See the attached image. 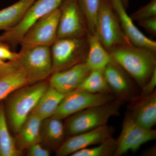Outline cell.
I'll use <instances>...</instances> for the list:
<instances>
[{
	"instance_id": "obj_1",
	"label": "cell",
	"mask_w": 156,
	"mask_h": 156,
	"mask_svg": "<svg viewBox=\"0 0 156 156\" xmlns=\"http://www.w3.org/2000/svg\"><path fill=\"white\" fill-rule=\"evenodd\" d=\"M156 51L128 44L117 46L108 52L112 59L142 89L156 69Z\"/></svg>"
},
{
	"instance_id": "obj_2",
	"label": "cell",
	"mask_w": 156,
	"mask_h": 156,
	"mask_svg": "<svg viewBox=\"0 0 156 156\" xmlns=\"http://www.w3.org/2000/svg\"><path fill=\"white\" fill-rule=\"evenodd\" d=\"M19 57L14 61L17 70L25 73L29 84L44 80L52 74V60L50 47L21 44Z\"/></svg>"
},
{
	"instance_id": "obj_3",
	"label": "cell",
	"mask_w": 156,
	"mask_h": 156,
	"mask_svg": "<svg viewBox=\"0 0 156 156\" xmlns=\"http://www.w3.org/2000/svg\"><path fill=\"white\" fill-rule=\"evenodd\" d=\"M124 101L115 98L104 104L88 108L76 113L66 123L68 134L72 136L106 125L111 117L119 114Z\"/></svg>"
},
{
	"instance_id": "obj_4",
	"label": "cell",
	"mask_w": 156,
	"mask_h": 156,
	"mask_svg": "<svg viewBox=\"0 0 156 156\" xmlns=\"http://www.w3.org/2000/svg\"><path fill=\"white\" fill-rule=\"evenodd\" d=\"M49 86V83L45 82L25 87L10 98L8 114L10 125L15 132L20 130Z\"/></svg>"
},
{
	"instance_id": "obj_5",
	"label": "cell",
	"mask_w": 156,
	"mask_h": 156,
	"mask_svg": "<svg viewBox=\"0 0 156 156\" xmlns=\"http://www.w3.org/2000/svg\"><path fill=\"white\" fill-rule=\"evenodd\" d=\"M88 49L87 36L81 37L57 39L50 47L52 74L85 62Z\"/></svg>"
},
{
	"instance_id": "obj_6",
	"label": "cell",
	"mask_w": 156,
	"mask_h": 156,
	"mask_svg": "<svg viewBox=\"0 0 156 156\" xmlns=\"http://www.w3.org/2000/svg\"><path fill=\"white\" fill-rule=\"evenodd\" d=\"M95 34L108 51L117 46L130 44L122 30L110 0H101Z\"/></svg>"
},
{
	"instance_id": "obj_7",
	"label": "cell",
	"mask_w": 156,
	"mask_h": 156,
	"mask_svg": "<svg viewBox=\"0 0 156 156\" xmlns=\"http://www.w3.org/2000/svg\"><path fill=\"white\" fill-rule=\"evenodd\" d=\"M64 0H36L20 22L14 28L0 34L1 42L13 48L20 44L27 31L46 14L58 9Z\"/></svg>"
},
{
	"instance_id": "obj_8",
	"label": "cell",
	"mask_w": 156,
	"mask_h": 156,
	"mask_svg": "<svg viewBox=\"0 0 156 156\" xmlns=\"http://www.w3.org/2000/svg\"><path fill=\"white\" fill-rule=\"evenodd\" d=\"M115 98L112 93H92L76 89L65 95L52 117L62 120L88 108L104 104Z\"/></svg>"
},
{
	"instance_id": "obj_9",
	"label": "cell",
	"mask_w": 156,
	"mask_h": 156,
	"mask_svg": "<svg viewBox=\"0 0 156 156\" xmlns=\"http://www.w3.org/2000/svg\"><path fill=\"white\" fill-rule=\"evenodd\" d=\"M59 8L57 39L87 36L88 26L77 0H64Z\"/></svg>"
},
{
	"instance_id": "obj_10",
	"label": "cell",
	"mask_w": 156,
	"mask_h": 156,
	"mask_svg": "<svg viewBox=\"0 0 156 156\" xmlns=\"http://www.w3.org/2000/svg\"><path fill=\"white\" fill-rule=\"evenodd\" d=\"M156 138L155 130L140 126L128 112L124 118L121 134L116 139L117 148L114 156H122L130 151H136L144 144Z\"/></svg>"
},
{
	"instance_id": "obj_11",
	"label": "cell",
	"mask_w": 156,
	"mask_h": 156,
	"mask_svg": "<svg viewBox=\"0 0 156 156\" xmlns=\"http://www.w3.org/2000/svg\"><path fill=\"white\" fill-rule=\"evenodd\" d=\"M59 8L48 13L34 24L21 40L20 44L50 47L57 39Z\"/></svg>"
},
{
	"instance_id": "obj_12",
	"label": "cell",
	"mask_w": 156,
	"mask_h": 156,
	"mask_svg": "<svg viewBox=\"0 0 156 156\" xmlns=\"http://www.w3.org/2000/svg\"><path fill=\"white\" fill-rule=\"evenodd\" d=\"M115 130L105 125L97 128L71 136L64 141L57 150V156H65L90 146L99 144L112 136Z\"/></svg>"
},
{
	"instance_id": "obj_13",
	"label": "cell",
	"mask_w": 156,
	"mask_h": 156,
	"mask_svg": "<svg viewBox=\"0 0 156 156\" xmlns=\"http://www.w3.org/2000/svg\"><path fill=\"white\" fill-rule=\"evenodd\" d=\"M103 72L111 92L116 98L125 101L135 97L134 85L127 73L113 59Z\"/></svg>"
},
{
	"instance_id": "obj_14",
	"label": "cell",
	"mask_w": 156,
	"mask_h": 156,
	"mask_svg": "<svg viewBox=\"0 0 156 156\" xmlns=\"http://www.w3.org/2000/svg\"><path fill=\"white\" fill-rule=\"evenodd\" d=\"M91 70L85 62L52 74L49 86L66 95L76 89Z\"/></svg>"
},
{
	"instance_id": "obj_15",
	"label": "cell",
	"mask_w": 156,
	"mask_h": 156,
	"mask_svg": "<svg viewBox=\"0 0 156 156\" xmlns=\"http://www.w3.org/2000/svg\"><path fill=\"white\" fill-rule=\"evenodd\" d=\"M124 34L131 44L156 51V42L144 35L134 25L121 0H110Z\"/></svg>"
},
{
	"instance_id": "obj_16",
	"label": "cell",
	"mask_w": 156,
	"mask_h": 156,
	"mask_svg": "<svg viewBox=\"0 0 156 156\" xmlns=\"http://www.w3.org/2000/svg\"><path fill=\"white\" fill-rule=\"evenodd\" d=\"M129 112L132 119L140 126L152 129L156 124V90L146 96L133 98Z\"/></svg>"
},
{
	"instance_id": "obj_17",
	"label": "cell",
	"mask_w": 156,
	"mask_h": 156,
	"mask_svg": "<svg viewBox=\"0 0 156 156\" xmlns=\"http://www.w3.org/2000/svg\"><path fill=\"white\" fill-rule=\"evenodd\" d=\"M89 49L85 63L90 70H103L112 60L108 51L95 34L87 35Z\"/></svg>"
},
{
	"instance_id": "obj_18",
	"label": "cell",
	"mask_w": 156,
	"mask_h": 156,
	"mask_svg": "<svg viewBox=\"0 0 156 156\" xmlns=\"http://www.w3.org/2000/svg\"><path fill=\"white\" fill-rule=\"evenodd\" d=\"M42 121L36 115L30 113L18 132L17 146H18L21 149H28L41 142L40 131Z\"/></svg>"
},
{
	"instance_id": "obj_19",
	"label": "cell",
	"mask_w": 156,
	"mask_h": 156,
	"mask_svg": "<svg viewBox=\"0 0 156 156\" xmlns=\"http://www.w3.org/2000/svg\"><path fill=\"white\" fill-rule=\"evenodd\" d=\"M35 1L19 0L0 11V30H9L17 26Z\"/></svg>"
},
{
	"instance_id": "obj_20",
	"label": "cell",
	"mask_w": 156,
	"mask_h": 156,
	"mask_svg": "<svg viewBox=\"0 0 156 156\" xmlns=\"http://www.w3.org/2000/svg\"><path fill=\"white\" fill-rule=\"evenodd\" d=\"M64 96L49 86L30 113L42 121L53 116Z\"/></svg>"
},
{
	"instance_id": "obj_21",
	"label": "cell",
	"mask_w": 156,
	"mask_h": 156,
	"mask_svg": "<svg viewBox=\"0 0 156 156\" xmlns=\"http://www.w3.org/2000/svg\"><path fill=\"white\" fill-rule=\"evenodd\" d=\"M20 154L8 129L4 105L0 103V156H18Z\"/></svg>"
},
{
	"instance_id": "obj_22",
	"label": "cell",
	"mask_w": 156,
	"mask_h": 156,
	"mask_svg": "<svg viewBox=\"0 0 156 156\" xmlns=\"http://www.w3.org/2000/svg\"><path fill=\"white\" fill-rule=\"evenodd\" d=\"M103 70L91 71L76 89L92 93H111Z\"/></svg>"
},
{
	"instance_id": "obj_23",
	"label": "cell",
	"mask_w": 156,
	"mask_h": 156,
	"mask_svg": "<svg viewBox=\"0 0 156 156\" xmlns=\"http://www.w3.org/2000/svg\"><path fill=\"white\" fill-rule=\"evenodd\" d=\"M29 84L25 73L17 70L0 78V101L11 92Z\"/></svg>"
},
{
	"instance_id": "obj_24",
	"label": "cell",
	"mask_w": 156,
	"mask_h": 156,
	"mask_svg": "<svg viewBox=\"0 0 156 156\" xmlns=\"http://www.w3.org/2000/svg\"><path fill=\"white\" fill-rule=\"evenodd\" d=\"M117 148L116 139L112 136L99 144L97 146L86 148L74 153L72 156H114Z\"/></svg>"
},
{
	"instance_id": "obj_25",
	"label": "cell",
	"mask_w": 156,
	"mask_h": 156,
	"mask_svg": "<svg viewBox=\"0 0 156 156\" xmlns=\"http://www.w3.org/2000/svg\"><path fill=\"white\" fill-rule=\"evenodd\" d=\"M81 11L83 14L89 33L95 34L98 13L101 0H77Z\"/></svg>"
},
{
	"instance_id": "obj_26",
	"label": "cell",
	"mask_w": 156,
	"mask_h": 156,
	"mask_svg": "<svg viewBox=\"0 0 156 156\" xmlns=\"http://www.w3.org/2000/svg\"><path fill=\"white\" fill-rule=\"evenodd\" d=\"M65 128L61 119L52 117L47 121L45 126L46 136L51 141L61 142L64 138Z\"/></svg>"
},
{
	"instance_id": "obj_27",
	"label": "cell",
	"mask_w": 156,
	"mask_h": 156,
	"mask_svg": "<svg viewBox=\"0 0 156 156\" xmlns=\"http://www.w3.org/2000/svg\"><path fill=\"white\" fill-rule=\"evenodd\" d=\"M131 19L134 21H139L156 16V0H151L145 6L130 15Z\"/></svg>"
},
{
	"instance_id": "obj_28",
	"label": "cell",
	"mask_w": 156,
	"mask_h": 156,
	"mask_svg": "<svg viewBox=\"0 0 156 156\" xmlns=\"http://www.w3.org/2000/svg\"><path fill=\"white\" fill-rule=\"evenodd\" d=\"M19 57V53L13 52L8 45L0 42V59L5 61H15Z\"/></svg>"
},
{
	"instance_id": "obj_29",
	"label": "cell",
	"mask_w": 156,
	"mask_h": 156,
	"mask_svg": "<svg viewBox=\"0 0 156 156\" xmlns=\"http://www.w3.org/2000/svg\"><path fill=\"white\" fill-rule=\"evenodd\" d=\"M138 24L143 27L149 33L156 36V16L138 21Z\"/></svg>"
},
{
	"instance_id": "obj_30",
	"label": "cell",
	"mask_w": 156,
	"mask_h": 156,
	"mask_svg": "<svg viewBox=\"0 0 156 156\" xmlns=\"http://www.w3.org/2000/svg\"><path fill=\"white\" fill-rule=\"evenodd\" d=\"M156 86V69L147 83L142 89V92L140 96H146L150 95L155 90Z\"/></svg>"
},
{
	"instance_id": "obj_31",
	"label": "cell",
	"mask_w": 156,
	"mask_h": 156,
	"mask_svg": "<svg viewBox=\"0 0 156 156\" xmlns=\"http://www.w3.org/2000/svg\"><path fill=\"white\" fill-rule=\"evenodd\" d=\"M27 155L29 156H49L50 154L49 151L37 143L28 148Z\"/></svg>"
},
{
	"instance_id": "obj_32",
	"label": "cell",
	"mask_w": 156,
	"mask_h": 156,
	"mask_svg": "<svg viewBox=\"0 0 156 156\" xmlns=\"http://www.w3.org/2000/svg\"><path fill=\"white\" fill-rule=\"evenodd\" d=\"M17 70L14 62L9 61L4 66L0 67V78Z\"/></svg>"
},
{
	"instance_id": "obj_33",
	"label": "cell",
	"mask_w": 156,
	"mask_h": 156,
	"mask_svg": "<svg viewBox=\"0 0 156 156\" xmlns=\"http://www.w3.org/2000/svg\"><path fill=\"white\" fill-rule=\"evenodd\" d=\"M122 3L124 8L127 10L128 9V6H129V0H121Z\"/></svg>"
},
{
	"instance_id": "obj_34",
	"label": "cell",
	"mask_w": 156,
	"mask_h": 156,
	"mask_svg": "<svg viewBox=\"0 0 156 156\" xmlns=\"http://www.w3.org/2000/svg\"><path fill=\"white\" fill-rule=\"evenodd\" d=\"M6 63H7V62H5L4 61V60L0 59V67L4 66V65H5L6 64Z\"/></svg>"
},
{
	"instance_id": "obj_35",
	"label": "cell",
	"mask_w": 156,
	"mask_h": 156,
	"mask_svg": "<svg viewBox=\"0 0 156 156\" xmlns=\"http://www.w3.org/2000/svg\"><path fill=\"white\" fill-rule=\"evenodd\" d=\"M0 42H1V40H0Z\"/></svg>"
}]
</instances>
